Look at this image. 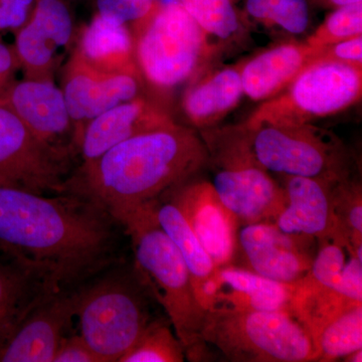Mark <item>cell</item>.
Listing matches in <instances>:
<instances>
[{
  "instance_id": "obj_1",
  "label": "cell",
  "mask_w": 362,
  "mask_h": 362,
  "mask_svg": "<svg viewBox=\"0 0 362 362\" xmlns=\"http://www.w3.org/2000/svg\"><path fill=\"white\" fill-rule=\"evenodd\" d=\"M109 216L74 194L0 187V247L52 291L92 273L111 251Z\"/></svg>"
},
{
  "instance_id": "obj_2",
  "label": "cell",
  "mask_w": 362,
  "mask_h": 362,
  "mask_svg": "<svg viewBox=\"0 0 362 362\" xmlns=\"http://www.w3.org/2000/svg\"><path fill=\"white\" fill-rule=\"evenodd\" d=\"M207 164L202 136L175 122L130 138L82 163L66 180V192L87 199L121 223L197 176Z\"/></svg>"
},
{
  "instance_id": "obj_3",
  "label": "cell",
  "mask_w": 362,
  "mask_h": 362,
  "mask_svg": "<svg viewBox=\"0 0 362 362\" xmlns=\"http://www.w3.org/2000/svg\"><path fill=\"white\" fill-rule=\"evenodd\" d=\"M154 204L141 207L121 223L132 240L137 277L168 314L185 358L206 361V344L202 337L206 310L180 252L156 220Z\"/></svg>"
},
{
  "instance_id": "obj_4",
  "label": "cell",
  "mask_w": 362,
  "mask_h": 362,
  "mask_svg": "<svg viewBox=\"0 0 362 362\" xmlns=\"http://www.w3.org/2000/svg\"><path fill=\"white\" fill-rule=\"evenodd\" d=\"M202 337L233 362L316 361L310 333L290 312L209 309Z\"/></svg>"
},
{
  "instance_id": "obj_5",
  "label": "cell",
  "mask_w": 362,
  "mask_h": 362,
  "mask_svg": "<svg viewBox=\"0 0 362 362\" xmlns=\"http://www.w3.org/2000/svg\"><path fill=\"white\" fill-rule=\"evenodd\" d=\"M240 127L252 158L268 173L330 183L354 178L351 154L341 140L313 124L245 122Z\"/></svg>"
},
{
  "instance_id": "obj_6",
  "label": "cell",
  "mask_w": 362,
  "mask_h": 362,
  "mask_svg": "<svg viewBox=\"0 0 362 362\" xmlns=\"http://www.w3.org/2000/svg\"><path fill=\"white\" fill-rule=\"evenodd\" d=\"M143 81L168 92L195 77L211 47L182 4L157 2L146 18L131 26Z\"/></svg>"
},
{
  "instance_id": "obj_7",
  "label": "cell",
  "mask_w": 362,
  "mask_h": 362,
  "mask_svg": "<svg viewBox=\"0 0 362 362\" xmlns=\"http://www.w3.org/2000/svg\"><path fill=\"white\" fill-rule=\"evenodd\" d=\"M139 284L104 279L76 292L78 335L101 362H119L152 321Z\"/></svg>"
},
{
  "instance_id": "obj_8",
  "label": "cell",
  "mask_w": 362,
  "mask_h": 362,
  "mask_svg": "<svg viewBox=\"0 0 362 362\" xmlns=\"http://www.w3.org/2000/svg\"><path fill=\"white\" fill-rule=\"evenodd\" d=\"M361 94V65L316 59L282 92L264 102L246 122L311 124L349 108Z\"/></svg>"
},
{
  "instance_id": "obj_9",
  "label": "cell",
  "mask_w": 362,
  "mask_h": 362,
  "mask_svg": "<svg viewBox=\"0 0 362 362\" xmlns=\"http://www.w3.org/2000/svg\"><path fill=\"white\" fill-rule=\"evenodd\" d=\"M70 158L40 141L0 97V187L66 194Z\"/></svg>"
},
{
  "instance_id": "obj_10",
  "label": "cell",
  "mask_w": 362,
  "mask_h": 362,
  "mask_svg": "<svg viewBox=\"0 0 362 362\" xmlns=\"http://www.w3.org/2000/svg\"><path fill=\"white\" fill-rule=\"evenodd\" d=\"M317 247L313 238L282 232L274 223L240 226L232 264L277 282L295 284L310 270Z\"/></svg>"
},
{
  "instance_id": "obj_11",
  "label": "cell",
  "mask_w": 362,
  "mask_h": 362,
  "mask_svg": "<svg viewBox=\"0 0 362 362\" xmlns=\"http://www.w3.org/2000/svg\"><path fill=\"white\" fill-rule=\"evenodd\" d=\"M14 35V51L23 78L54 81L76 39L69 2L37 0L32 18Z\"/></svg>"
},
{
  "instance_id": "obj_12",
  "label": "cell",
  "mask_w": 362,
  "mask_h": 362,
  "mask_svg": "<svg viewBox=\"0 0 362 362\" xmlns=\"http://www.w3.org/2000/svg\"><path fill=\"white\" fill-rule=\"evenodd\" d=\"M142 88L141 76L97 70L75 47L64 66L61 89L73 122L77 151L88 122L116 105L141 96Z\"/></svg>"
},
{
  "instance_id": "obj_13",
  "label": "cell",
  "mask_w": 362,
  "mask_h": 362,
  "mask_svg": "<svg viewBox=\"0 0 362 362\" xmlns=\"http://www.w3.org/2000/svg\"><path fill=\"white\" fill-rule=\"evenodd\" d=\"M214 166L211 185L239 226L275 223L286 206V194L270 173L252 157Z\"/></svg>"
},
{
  "instance_id": "obj_14",
  "label": "cell",
  "mask_w": 362,
  "mask_h": 362,
  "mask_svg": "<svg viewBox=\"0 0 362 362\" xmlns=\"http://www.w3.org/2000/svg\"><path fill=\"white\" fill-rule=\"evenodd\" d=\"M37 138L71 158L75 132L65 97L54 81H16L0 96Z\"/></svg>"
},
{
  "instance_id": "obj_15",
  "label": "cell",
  "mask_w": 362,
  "mask_h": 362,
  "mask_svg": "<svg viewBox=\"0 0 362 362\" xmlns=\"http://www.w3.org/2000/svg\"><path fill=\"white\" fill-rule=\"evenodd\" d=\"M165 194L178 207L216 266L232 264L240 226L221 204L211 181L194 176Z\"/></svg>"
},
{
  "instance_id": "obj_16",
  "label": "cell",
  "mask_w": 362,
  "mask_h": 362,
  "mask_svg": "<svg viewBox=\"0 0 362 362\" xmlns=\"http://www.w3.org/2000/svg\"><path fill=\"white\" fill-rule=\"evenodd\" d=\"M76 292L45 295L0 346V362H52L75 317Z\"/></svg>"
},
{
  "instance_id": "obj_17",
  "label": "cell",
  "mask_w": 362,
  "mask_h": 362,
  "mask_svg": "<svg viewBox=\"0 0 362 362\" xmlns=\"http://www.w3.org/2000/svg\"><path fill=\"white\" fill-rule=\"evenodd\" d=\"M295 284L263 277L243 267H216L202 287L199 303L204 310L286 311L292 313Z\"/></svg>"
},
{
  "instance_id": "obj_18",
  "label": "cell",
  "mask_w": 362,
  "mask_h": 362,
  "mask_svg": "<svg viewBox=\"0 0 362 362\" xmlns=\"http://www.w3.org/2000/svg\"><path fill=\"white\" fill-rule=\"evenodd\" d=\"M286 194V206L275 221L282 232L313 238L317 243L341 240L343 235L333 209V187L335 183L301 177L279 175Z\"/></svg>"
},
{
  "instance_id": "obj_19",
  "label": "cell",
  "mask_w": 362,
  "mask_h": 362,
  "mask_svg": "<svg viewBox=\"0 0 362 362\" xmlns=\"http://www.w3.org/2000/svg\"><path fill=\"white\" fill-rule=\"evenodd\" d=\"M173 123L164 107L144 95L116 105L85 126L78 150L82 163L95 160L130 138Z\"/></svg>"
},
{
  "instance_id": "obj_20",
  "label": "cell",
  "mask_w": 362,
  "mask_h": 362,
  "mask_svg": "<svg viewBox=\"0 0 362 362\" xmlns=\"http://www.w3.org/2000/svg\"><path fill=\"white\" fill-rule=\"evenodd\" d=\"M319 52L306 42H284L259 52L240 68L244 95L252 101L275 97L318 58Z\"/></svg>"
},
{
  "instance_id": "obj_21",
  "label": "cell",
  "mask_w": 362,
  "mask_h": 362,
  "mask_svg": "<svg viewBox=\"0 0 362 362\" xmlns=\"http://www.w3.org/2000/svg\"><path fill=\"white\" fill-rule=\"evenodd\" d=\"M77 39L76 49L93 68L105 73L140 75L129 25L96 13L81 28Z\"/></svg>"
},
{
  "instance_id": "obj_22",
  "label": "cell",
  "mask_w": 362,
  "mask_h": 362,
  "mask_svg": "<svg viewBox=\"0 0 362 362\" xmlns=\"http://www.w3.org/2000/svg\"><path fill=\"white\" fill-rule=\"evenodd\" d=\"M243 95L240 68L223 69L187 88L183 95V112L194 127L211 129L239 105Z\"/></svg>"
},
{
  "instance_id": "obj_23",
  "label": "cell",
  "mask_w": 362,
  "mask_h": 362,
  "mask_svg": "<svg viewBox=\"0 0 362 362\" xmlns=\"http://www.w3.org/2000/svg\"><path fill=\"white\" fill-rule=\"evenodd\" d=\"M51 292L54 291L37 274L13 259L0 264V346L26 314Z\"/></svg>"
},
{
  "instance_id": "obj_24",
  "label": "cell",
  "mask_w": 362,
  "mask_h": 362,
  "mask_svg": "<svg viewBox=\"0 0 362 362\" xmlns=\"http://www.w3.org/2000/svg\"><path fill=\"white\" fill-rule=\"evenodd\" d=\"M154 211L159 226L173 240L185 259L199 301L202 287L216 271L214 259L207 254L185 216L173 202L168 199L165 202L161 199H157Z\"/></svg>"
},
{
  "instance_id": "obj_25",
  "label": "cell",
  "mask_w": 362,
  "mask_h": 362,
  "mask_svg": "<svg viewBox=\"0 0 362 362\" xmlns=\"http://www.w3.org/2000/svg\"><path fill=\"white\" fill-rule=\"evenodd\" d=\"M316 361L332 362L362 349V303H350L312 334Z\"/></svg>"
},
{
  "instance_id": "obj_26",
  "label": "cell",
  "mask_w": 362,
  "mask_h": 362,
  "mask_svg": "<svg viewBox=\"0 0 362 362\" xmlns=\"http://www.w3.org/2000/svg\"><path fill=\"white\" fill-rule=\"evenodd\" d=\"M244 11L259 25L294 37L310 28V0H245Z\"/></svg>"
},
{
  "instance_id": "obj_27",
  "label": "cell",
  "mask_w": 362,
  "mask_h": 362,
  "mask_svg": "<svg viewBox=\"0 0 362 362\" xmlns=\"http://www.w3.org/2000/svg\"><path fill=\"white\" fill-rule=\"evenodd\" d=\"M185 352L168 324L152 320L119 362H182Z\"/></svg>"
},
{
  "instance_id": "obj_28",
  "label": "cell",
  "mask_w": 362,
  "mask_h": 362,
  "mask_svg": "<svg viewBox=\"0 0 362 362\" xmlns=\"http://www.w3.org/2000/svg\"><path fill=\"white\" fill-rule=\"evenodd\" d=\"M206 37L228 40L240 30L239 14L232 0H180Z\"/></svg>"
},
{
  "instance_id": "obj_29",
  "label": "cell",
  "mask_w": 362,
  "mask_h": 362,
  "mask_svg": "<svg viewBox=\"0 0 362 362\" xmlns=\"http://www.w3.org/2000/svg\"><path fill=\"white\" fill-rule=\"evenodd\" d=\"M333 209L340 230L352 252L362 259V194L361 182L341 181L333 187Z\"/></svg>"
},
{
  "instance_id": "obj_30",
  "label": "cell",
  "mask_w": 362,
  "mask_h": 362,
  "mask_svg": "<svg viewBox=\"0 0 362 362\" xmlns=\"http://www.w3.org/2000/svg\"><path fill=\"white\" fill-rule=\"evenodd\" d=\"M361 35L362 1L333 9L306 42L321 51L327 45Z\"/></svg>"
},
{
  "instance_id": "obj_31",
  "label": "cell",
  "mask_w": 362,
  "mask_h": 362,
  "mask_svg": "<svg viewBox=\"0 0 362 362\" xmlns=\"http://www.w3.org/2000/svg\"><path fill=\"white\" fill-rule=\"evenodd\" d=\"M350 247L341 240H325L318 243L310 270L299 282L312 287L334 289Z\"/></svg>"
},
{
  "instance_id": "obj_32",
  "label": "cell",
  "mask_w": 362,
  "mask_h": 362,
  "mask_svg": "<svg viewBox=\"0 0 362 362\" xmlns=\"http://www.w3.org/2000/svg\"><path fill=\"white\" fill-rule=\"evenodd\" d=\"M156 4V0H97V13L131 28L146 18Z\"/></svg>"
},
{
  "instance_id": "obj_33",
  "label": "cell",
  "mask_w": 362,
  "mask_h": 362,
  "mask_svg": "<svg viewBox=\"0 0 362 362\" xmlns=\"http://www.w3.org/2000/svg\"><path fill=\"white\" fill-rule=\"evenodd\" d=\"M37 0H0V33H16L32 18Z\"/></svg>"
},
{
  "instance_id": "obj_34",
  "label": "cell",
  "mask_w": 362,
  "mask_h": 362,
  "mask_svg": "<svg viewBox=\"0 0 362 362\" xmlns=\"http://www.w3.org/2000/svg\"><path fill=\"white\" fill-rule=\"evenodd\" d=\"M333 290L346 299L362 303V259L349 255Z\"/></svg>"
},
{
  "instance_id": "obj_35",
  "label": "cell",
  "mask_w": 362,
  "mask_h": 362,
  "mask_svg": "<svg viewBox=\"0 0 362 362\" xmlns=\"http://www.w3.org/2000/svg\"><path fill=\"white\" fill-rule=\"evenodd\" d=\"M52 362H101L80 335L64 337Z\"/></svg>"
},
{
  "instance_id": "obj_36",
  "label": "cell",
  "mask_w": 362,
  "mask_h": 362,
  "mask_svg": "<svg viewBox=\"0 0 362 362\" xmlns=\"http://www.w3.org/2000/svg\"><path fill=\"white\" fill-rule=\"evenodd\" d=\"M362 65V35L323 47L318 58Z\"/></svg>"
},
{
  "instance_id": "obj_37",
  "label": "cell",
  "mask_w": 362,
  "mask_h": 362,
  "mask_svg": "<svg viewBox=\"0 0 362 362\" xmlns=\"http://www.w3.org/2000/svg\"><path fill=\"white\" fill-rule=\"evenodd\" d=\"M21 71L13 45L6 44L0 37V96L16 81V74Z\"/></svg>"
},
{
  "instance_id": "obj_38",
  "label": "cell",
  "mask_w": 362,
  "mask_h": 362,
  "mask_svg": "<svg viewBox=\"0 0 362 362\" xmlns=\"http://www.w3.org/2000/svg\"><path fill=\"white\" fill-rule=\"evenodd\" d=\"M317 4H322L326 7L330 8H337V7L349 6V4H356L361 2L362 0H314Z\"/></svg>"
},
{
  "instance_id": "obj_39",
  "label": "cell",
  "mask_w": 362,
  "mask_h": 362,
  "mask_svg": "<svg viewBox=\"0 0 362 362\" xmlns=\"http://www.w3.org/2000/svg\"><path fill=\"white\" fill-rule=\"evenodd\" d=\"M343 361L346 362H361L362 361V349L351 352L349 356L343 358Z\"/></svg>"
},
{
  "instance_id": "obj_40",
  "label": "cell",
  "mask_w": 362,
  "mask_h": 362,
  "mask_svg": "<svg viewBox=\"0 0 362 362\" xmlns=\"http://www.w3.org/2000/svg\"><path fill=\"white\" fill-rule=\"evenodd\" d=\"M66 1H68V2H69V1H71V0H66Z\"/></svg>"
},
{
  "instance_id": "obj_41",
  "label": "cell",
  "mask_w": 362,
  "mask_h": 362,
  "mask_svg": "<svg viewBox=\"0 0 362 362\" xmlns=\"http://www.w3.org/2000/svg\"><path fill=\"white\" fill-rule=\"evenodd\" d=\"M232 1H233H233H237V0H232Z\"/></svg>"
}]
</instances>
